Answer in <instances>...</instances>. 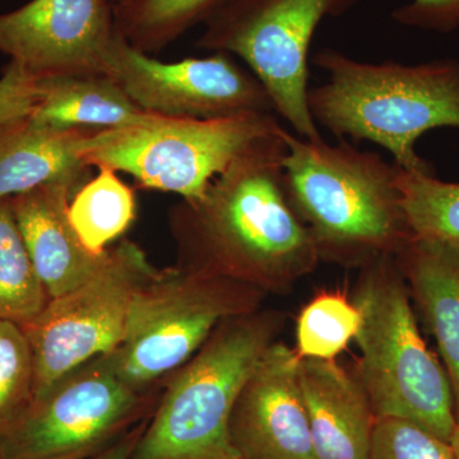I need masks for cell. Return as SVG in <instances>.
<instances>
[{
	"label": "cell",
	"instance_id": "ba28073f",
	"mask_svg": "<svg viewBox=\"0 0 459 459\" xmlns=\"http://www.w3.org/2000/svg\"><path fill=\"white\" fill-rule=\"evenodd\" d=\"M358 0H234L204 25L199 49L240 57L258 78L274 113L307 141L323 140L307 107L309 49L325 18Z\"/></svg>",
	"mask_w": 459,
	"mask_h": 459
},
{
	"label": "cell",
	"instance_id": "30bf717a",
	"mask_svg": "<svg viewBox=\"0 0 459 459\" xmlns=\"http://www.w3.org/2000/svg\"><path fill=\"white\" fill-rule=\"evenodd\" d=\"M156 271L141 247L122 240L108 247L89 281L50 299L22 325L35 362V398L69 371L120 346L132 296Z\"/></svg>",
	"mask_w": 459,
	"mask_h": 459
},
{
	"label": "cell",
	"instance_id": "ffe728a7",
	"mask_svg": "<svg viewBox=\"0 0 459 459\" xmlns=\"http://www.w3.org/2000/svg\"><path fill=\"white\" fill-rule=\"evenodd\" d=\"M69 204V221L84 247L96 255H104L108 244L126 234L135 220L134 190L117 171L99 168Z\"/></svg>",
	"mask_w": 459,
	"mask_h": 459
},
{
	"label": "cell",
	"instance_id": "d6986e66",
	"mask_svg": "<svg viewBox=\"0 0 459 459\" xmlns=\"http://www.w3.org/2000/svg\"><path fill=\"white\" fill-rule=\"evenodd\" d=\"M234 0H126L113 5L117 32L134 49L155 56L193 27L205 25Z\"/></svg>",
	"mask_w": 459,
	"mask_h": 459
},
{
	"label": "cell",
	"instance_id": "4fadbf2b",
	"mask_svg": "<svg viewBox=\"0 0 459 459\" xmlns=\"http://www.w3.org/2000/svg\"><path fill=\"white\" fill-rule=\"evenodd\" d=\"M300 361L295 349L277 341L247 377L229 427L241 458L314 459Z\"/></svg>",
	"mask_w": 459,
	"mask_h": 459
},
{
	"label": "cell",
	"instance_id": "52a82bcc",
	"mask_svg": "<svg viewBox=\"0 0 459 459\" xmlns=\"http://www.w3.org/2000/svg\"><path fill=\"white\" fill-rule=\"evenodd\" d=\"M268 296L255 287L174 267L157 270L132 296L123 342L115 350L120 376L150 392L195 355L223 320L255 312Z\"/></svg>",
	"mask_w": 459,
	"mask_h": 459
},
{
	"label": "cell",
	"instance_id": "8fae6325",
	"mask_svg": "<svg viewBox=\"0 0 459 459\" xmlns=\"http://www.w3.org/2000/svg\"><path fill=\"white\" fill-rule=\"evenodd\" d=\"M105 71L146 113L192 119L276 114L258 78L230 54L165 63L134 49L117 30Z\"/></svg>",
	"mask_w": 459,
	"mask_h": 459
},
{
	"label": "cell",
	"instance_id": "484cf974",
	"mask_svg": "<svg viewBox=\"0 0 459 459\" xmlns=\"http://www.w3.org/2000/svg\"><path fill=\"white\" fill-rule=\"evenodd\" d=\"M40 98L38 78L9 60L0 77V129L29 119Z\"/></svg>",
	"mask_w": 459,
	"mask_h": 459
},
{
	"label": "cell",
	"instance_id": "e0dca14e",
	"mask_svg": "<svg viewBox=\"0 0 459 459\" xmlns=\"http://www.w3.org/2000/svg\"><path fill=\"white\" fill-rule=\"evenodd\" d=\"M96 129H59L25 119L0 129V201L39 186L91 179L83 142Z\"/></svg>",
	"mask_w": 459,
	"mask_h": 459
},
{
	"label": "cell",
	"instance_id": "603a6c76",
	"mask_svg": "<svg viewBox=\"0 0 459 459\" xmlns=\"http://www.w3.org/2000/svg\"><path fill=\"white\" fill-rule=\"evenodd\" d=\"M397 186L415 237L459 243V183L398 168Z\"/></svg>",
	"mask_w": 459,
	"mask_h": 459
},
{
	"label": "cell",
	"instance_id": "44dd1931",
	"mask_svg": "<svg viewBox=\"0 0 459 459\" xmlns=\"http://www.w3.org/2000/svg\"><path fill=\"white\" fill-rule=\"evenodd\" d=\"M50 298L39 279L20 230L11 198L0 201V319L25 325Z\"/></svg>",
	"mask_w": 459,
	"mask_h": 459
},
{
	"label": "cell",
	"instance_id": "8992f818",
	"mask_svg": "<svg viewBox=\"0 0 459 459\" xmlns=\"http://www.w3.org/2000/svg\"><path fill=\"white\" fill-rule=\"evenodd\" d=\"M280 128L270 113L221 119L156 115L137 126L91 132L81 156L90 168L132 175L142 188L195 199L244 151Z\"/></svg>",
	"mask_w": 459,
	"mask_h": 459
},
{
	"label": "cell",
	"instance_id": "7402d4cb",
	"mask_svg": "<svg viewBox=\"0 0 459 459\" xmlns=\"http://www.w3.org/2000/svg\"><path fill=\"white\" fill-rule=\"evenodd\" d=\"M360 325V312L347 296L319 292L299 314L296 352L303 359L336 360L355 340Z\"/></svg>",
	"mask_w": 459,
	"mask_h": 459
},
{
	"label": "cell",
	"instance_id": "7a4b0ae2",
	"mask_svg": "<svg viewBox=\"0 0 459 459\" xmlns=\"http://www.w3.org/2000/svg\"><path fill=\"white\" fill-rule=\"evenodd\" d=\"M281 137L287 195L320 261L361 270L395 256L413 237L397 186V165L346 142L331 146L283 128Z\"/></svg>",
	"mask_w": 459,
	"mask_h": 459
},
{
	"label": "cell",
	"instance_id": "7c38bea8",
	"mask_svg": "<svg viewBox=\"0 0 459 459\" xmlns=\"http://www.w3.org/2000/svg\"><path fill=\"white\" fill-rule=\"evenodd\" d=\"M115 33L108 0H30L0 13V53L39 81L107 74Z\"/></svg>",
	"mask_w": 459,
	"mask_h": 459
},
{
	"label": "cell",
	"instance_id": "5bb4252c",
	"mask_svg": "<svg viewBox=\"0 0 459 459\" xmlns=\"http://www.w3.org/2000/svg\"><path fill=\"white\" fill-rule=\"evenodd\" d=\"M81 186L49 184L11 198L12 210L33 268L50 299L89 281L108 250L93 255L69 221L68 208Z\"/></svg>",
	"mask_w": 459,
	"mask_h": 459
},
{
	"label": "cell",
	"instance_id": "5b68a950",
	"mask_svg": "<svg viewBox=\"0 0 459 459\" xmlns=\"http://www.w3.org/2000/svg\"><path fill=\"white\" fill-rule=\"evenodd\" d=\"M359 271L351 299L361 316L356 369L374 415L409 420L451 442L457 429L451 380L420 333L394 256Z\"/></svg>",
	"mask_w": 459,
	"mask_h": 459
},
{
	"label": "cell",
	"instance_id": "f546056e",
	"mask_svg": "<svg viewBox=\"0 0 459 459\" xmlns=\"http://www.w3.org/2000/svg\"><path fill=\"white\" fill-rule=\"evenodd\" d=\"M108 2H110L111 4L115 5V4H119V3L126 2V0H108Z\"/></svg>",
	"mask_w": 459,
	"mask_h": 459
},
{
	"label": "cell",
	"instance_id": "f1b7e54d",
	"mask_svg": "<svg viewBox=\"0 0 459 459\" xmlns=\"http://www.w3.org/2000/svg\"><path fill=\"white\" fill-rule=\"evenodd\" d=\"M451 446L453 452H455V459H459V425H457V429H455V434H453Z\"/></svg>",
	"mask_w": 459,
	"mask_h": 459
},
{
	"label": "cell",
	"instance_id": "4316f807",
	"mask_svg": "<svg viewBox=\"0 0 459 459\" xmlns=\"http://www.w3.org/2000/svg\"><path fill=\"white\" fill-rule=\"evenodd\" d=\"M392 18L412 29L452 32L459 27V0H410L395 8Z\"/></svg>",
	"mask_w": 459,
	"mask_h": 459
},
{
	"label": "cell",
	"instance_id": "9a60e30c",
	"mask_svg": "<svg viewBox=\"0 0 459 459\" xmlns=\"http://www.w3.org/2000/svg\"><path fill=\"white\" fill-rule=\"evenodd\" d=\"M300 382L314 459H369L377 418L356 365L301 358Z\"/></svg>",
	"mask_w": 459,
	"mask_h": 459
},
{
	"label": "cell",
	"instance_id": "83f0119b",
	"mask_svg": "<svg viewBox=\"0 0 459 459\" xmlns=\"http://www.w3.org/2000/svg\"><path fill=\"white\" fill-rule=\"evenodd\" d=\"M147 420L141 422L137 427L133 428L128 433L120 437L117 443L108 446L104 452L100 453L96 457L91 459H129L131 457L133 449L135 444L140 439L141 434L143 433V429L146 427Z\"/></svg>",
	"mask_w": 459,
	"mask_h": 459
},
{
	"label": "cell",
	"instance_id": "6da1fadb",
	"mask_svg": "<svg viewBox=\"0 0 459 459\" xmlns=\"http://www.w3.org/2000/svg\"><path fill=\"white\" fill-rule=\"evenodd\" d=\"M280 131L256 141L201 197L169 211L177 267L286 296L318 267L309 230L285 186Z\"/></svg>",
	"mask_w": 459,
	"mask_h": 459
},
{
	"label": "cell",
	"instance_id": "9c48e42d",
	"mask_svg": "<svg viewBox=\"0 0 459 459\" xmlns=\"http://www.w3.org/2000/svg\"><path fill=\"white\" fill-rule=\"evenodd\" d=\"M151 392L133 388L114 353L69 371L0 435V459H91L117 443L150 411Z\"/></svg>",
	"mask_w": 459,
	"mask_h": 459
},
{
	"label": "cell",
	"instance_id": "3957f363",
	"mask_svg": "<svg viewBox=\"0 0 459 459\" xmlns=\"http://www.w3.org/2000/svg\"><path fill=\"white\" fill-rule=\"evenodd\" d=\"M313 65L328 74L307 91L314 122L338 138L379 144L403 170L434 174L415 144L437 126L459 128V60L376 65L325 48Z\"/></svg>",
	"mask_w": 459,
	"mask_h": 459
},
{
	"label": "cell",
	"instance_id": "2e32d148",
	"mask_svg": "<svg viewBox=\"0 0 459 459\" xmlns=\"http://www.w3.org/2000/svg\"><path fill=\"white\" fill-rule=\"evenodd\" d=\"M394 259L413 307L437 341L459 425V243L413 235Z\"/></svg>",
	"mask_w": 459,
	"mask_h": 459
},
{
	"label": "cell",
	"instance_id": "ac0fdd59",
	"mask_svg": "<svg viewBox=\"0 0 459 459\" xmlns=\"http://www.w3.org/2000/svg\"><path fill=\"white\" fill-rule=\"evenodd\" d=\"M41 98L30 120L59 129H114L150 122L108 74L62 75L39 81Z\"/></svg>",
	"mask_w": 459,
	"mask_h": 459
},
{
	"label": "cell",
	"instance_id": "d4e9b609",
	"mask_svg": "<svg viewBox=\"0 0 459 459\" xmlns=\"http://www.w3.org/2000/svg\"><path fill=\"white\" fill-rule=\"evenodd\" d=\"M369 459H455L451 442L440 439L415 422L377 418Z\"/></svg>",
	"mask_w": 459,
	"mask_h": 459
},
{
	"label": "cell",
	"instance_id": "cb8c5ba5",
	"mask_svg": "<svg viewBox=\"0 0 459 459\" xmlns=\"http://www.w3.org/2000/svg\"><path fill=\"white\" fill-rule=\"evenodd\" d=\"M35 398V362L22 325L0 319V435L25 415Z\"/></svg>",
	"mask_w": 459,
	"mask_h": 459
},
{
	"label": "cell",
	"instance_id": "277c9868",
	"mask_svg": "<svg viewBox=\"0 0 459 459\" xmlns=\"http://www.w3.org/2000/svg\"><path fill=\"white\" fill-rule=\"evenodd\" d=\"M286 322L282 310L263 307L220 323L169 377L129 459H243L230 437L232 409Z\"/></svg>",
	"mask_w": 459,
	"mask_h": 459
}]
</instances>
